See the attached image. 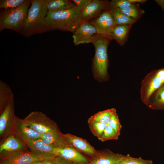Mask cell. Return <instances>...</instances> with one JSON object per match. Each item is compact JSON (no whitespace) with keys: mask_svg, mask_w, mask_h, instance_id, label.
Segmentation results:
<instances>
[{"mask_svg":"<svg viewBox=\"0 0 164 164\" xmlns=\"http://www.w3.org/2000/svg\"><path fill=\"white\" fill-rule=\"evenodd\" d=\"M14 114V95L10 87L0 89V138L1 142L11 134Z\"/></svg>","mask_w":164,"mask_h":164,"instance_id":"277c9868","label":"cell"},{"mask_svg":"<svg viewBox=\"0 0 164 164\" xmlns=\"http://www.w3.org/2000/svg\"><path fill=\"white\" fill-rule=\"evenodd\" d=\"M119 136L116 132L107 125L99 140L102 142L110 140H117Z\"/></svg>","mask_w":164,"mask_h":164,"instance_id":"83f0119b","label":"cell"},{"mask_svg":"<svg viewBox=\"0 0 164 164\" xmlns=\"http://www.w3.org/2000/svg\"><path fill=\"white\" fill-rule=\"evenodd\" d=\"M26 0H1L0 1V8L5 9L17 7L22 3Z\"/></svg>","mask_w":164,"mask_h":164,"instance_id":"f546056e","label":"cell"},{"mask_svg":"<svg viewBox=\"0 0 164 164\" xmlns=\"http://www.w3.org/2000/svg\"><path fill=\"white\" fill-rule=\"evenodd\" d=\"M68 145L72 146L83 155L91 158L94 157L99 151L95 149L86 140L73 134H64Z\"/></svg>","mask_w":164,"mask_h":164,"instance_id":"4fadbf2b","label":"cell"},{"mask_svg":"<svg viewBox=\"0 0 164 164\" xmlns=\"http://www.w3.org/2000/svg\"><path fill=\"white\" fill-rule=\"evenodd\" d=\"M91 164L90 163H89V164Z\"/></svg>","mask_w":164,"mask_h":164,"instance_id":"8d00e7d4","label":"cell"},{"mask_svg":"<svg viewBox=\"0 0 164 164\" xmlns=\"http://www.w3.org/2000/svg\"><path fill=\"white\" fill-rule=\"evenodd\" d=\"M147 106L153 110L164 109V84L153 94Z\"/></svg>","mask_w":164,"mask_h":164,"instance_id":"44dd1931","label":"cell"},{"mask_svg":"<svg viewBox=\"0 0 164 164\" xmlns=\"http://www.w3.org/2000/svg\"><path fill=\"white\" fill-rule=\"evenodd\" d=\"M43 164H55L54 159H45L43 161Z\"/></svg>","mask_w":164,"mask_h":164,"instance_id":"836d02e7","label":"cell"},{"mask_svg":"<svg viewBox=\"0 0 164 164\" xmlns=\"http://www.w3.org/2000/svg\"><path fill=\"white\" fill-rule=\"evenodd\" d=\"M109 2L108 0H89L80 10L83 21L94 19L104 11L108 10Z\"/></svg>","mask_w":164,"mask_h":164,"instance_id":"7c38bea8","label":"cell"},{"mask_svg":"<svg viewBox=\"0 0 164 164\" xmlns=\"http://www.w3.org/2000/svg\"><path fill=\"white\" fill-rule=\"evenodd\" d=\"M26 150L0 153V164H29L45 159L33 152Z\"/></svg>","mask_w":164,"mask_h":164,"instance_id":"ba28073f","label":"cell"},{"mask_svg":"<svg viewBox=\"0 0 164 164\" xmlns=\"http://www.w3.org/2000/svg\"><path fill=\"white\" fill-rule=\"evenodd\" d=\"M133 4L130 0H112L110 1L108 10L127 8Z\"/></svg>","mask_w":164,"mask_h":164,"instance_id":"f1b7e54d","label":"cell"},{"mask_svg":"<svg viewBox=\"0 0 164 164\" xmlns=\"http://www.w3.org/2000/svg\"><path fill=\"white\" fill-rule=\"evenodd\" d=\"M41 139L45 143L55 149L63 148L69 145L59 128L42 135Z\"/></svg>","mask_w":164,"mask_h":164,"instance_id":"e0dca14e","label":"cell"},{"mask_svg":"<svg viewBox=\"0 0 164 164\" xmlns=\"http://www.w3.org/2000/svg\"><path fill=\"white\" fill-rule=\"evenodd\" d=\"M30 4L31 0H26L17 7L5 9L0 14V31L9 29L20 33Z\"/></svg>","mask_w":164,"mask_h":164,"instance_id":"5b68a950","label":"cell"},{"mask_svg":"<svg viewBox=\"0 0 164 164\" xmlns=\"http://www.w3.org/2000/svg\"><path fill=\"white\" fill-rule=\"evenodd\" d=\"M117 9L129 18L136 21L140 18L144 12L136 3H134L127 8Z\"/></svg>","mask_w":164,"mask_h":164,"instance_id":"7402d4cb","label":"cell"},{"mask_svg":"<svg viewBox=\"0 0 164 164\" xmlns=\"http://www.w3.org/2000/svg\"><path fill=\"white\" fill-rule=\"evenodd\" d=\"M48 11L56 12L67 10L75 5L69 0H44Z\"/></svg>","mask_w":164,"mask_h":164,"instance_id":"ffe728a7","label":"cell"},{"mask_svg":"<svg viewBox=\"0 0 164 164\" xmlns=\"http://www.w3.org/2000/svg\"><path fill=\"white\" fill-rule=\"evenodd\" d=\"M125 155L114 153L108 149L99 151L91 159V164H119Z\"/></svg>","mask_w":164,"mask_h":164,"instance_id":"2e32d148","label":"cell"},{"mask_svg":"<svg viewBox=\"0 0 164 164\" xmlns=\"http://www.w3.org/2000/svg\"><path fill=\"white\" fill-rule=\"evenodd\" d=\"M132 25H116L111 33L112 39L115 40L119 45L124 46L127 40Z\"/></svg>","mask_w":164,"mask_h":164,"instance_id":"d6986e66","label":"cell"},{"mask_svg":"<svg viewBox=\"0 0 164 164\" xmlns=\"http://www.w3.org/2000/svg\"><path fill=\"white\" fill-rule=\"evenodd\" d=\"M28 149L26 145L14 135L11 134L1 142L0 153L26 150Z\"/></svg>","mask_w":164,"mask_h":164,"instance_id":"ac0fdd59","label":"cell"},{"mask_svg":"<svg viewBox=\"0 0 164 164\" xmlns=\"http://www.w3.org/2000/svg\"><path fill=\"white\" fill-rule=\"evenodd\" d=\"M54 160L55 164H76L60 156L56 157Z\"/></svg>","mask_w":164,"mask_h":164,"instance_id":"4dcf8cb0","label":"cell"},{"mask_svg":"<svg viewBox=\"0 0 164 164\" xmlns=\"http://www.w3.org/2000/svg\"><path fill=\"white\" fill-rule=\"evenodd\" d=\"M31 151L39 155L44 159H54L57 156L54 148L45 143L41 138L22 142Z\"/></svg>","mask_w":164,"mask_h":164,"instance_id":"5bb4252c","label":"cell"},{"mask_svg":"<svg viewBox=\"0 0 164 164\" xmlns=\"http://www.w3.org/2000/svg\"><path fill=\"white\" fill-rule=\"evenodd\" d=\"M22 121L29 127L41 135L59 128L54 121L41 111H32L22 119Z\"/></svg>","mask_w":164,"mask_h":164,"instance_id":"52a82bcc","label":"cell"},{"mask_svg":"<svg viewBox=\"0 0 164 164\" xmlns=\"http://www.w3.org/2000/svg\"><path fill=\"white\" fill-rule=\"evenodd\" d=\"M29 164H43V161H36L32 162L29 163Z\"/></svg>","mask_w":164,"mask_h":164,"instance_id":"d590c367","label":"cell"},{"mask_svg":"<svg viewBox=\"0 0 164 164\" xmlns=\"http://www.w3.org/2000/svg\"><path fill=\"white\" fill-rule=\"evenodd\" d=\"M55 153L57 156L76 164H87L90 163L91 162V159L70 145L63 148L55 149Z\"/></svg>","mask_w":164,"mask_h":164,"instance_id":"9a60e30c","label":"cell"},{"mask_svg":"<svg viewBox=\"0 0 164 164\" xmlns=\"http://www.w3.org/2000/svg\"><path fill=\"white\" fill-rule=\"evenodd\" d=\"M111 40L109 38L98 34L93 39L95 54L92 60V70L94 79L99 82L106 80L108 77L107 49Z\"/></svg>","mask_w":164,"mask_h":164,"instance_id":"3957f363","label":"cell"},{"mask_svg":"<svg viewBox=\"0 0 164 164\" xmlns=\"http://www.w3.org/2000/svg\"><path fill=\"white\" fill-rule=\"evenodd\" d=\"M132 3H145L146 0H130Z\"/></svg>","mask_w":164,"mask_h":164,"instance_id":"e575fe53","label":"cell"},{"mask_svg":"<svg viewBox=\"0 0 164 164\" xmlns=\"http://www.w3.org/2000/svg\"><path fill=\"white\" fill-rule=\"evenodd\" d=\"M89 0H73L72 1L80 10L88 2Z\"/></svg>","mask_w":164,"mask_h":164,"instance_id":"1f68e13d","label":"cell"},{"mask_svg":"<svg viewBox=\"0 0 164 164\" xmlns=\"http://www.w3.org/2000/svg\"><path fill=\"white\" fill-rule=\"evenodd\" d=\"M109 10L113 17L116 25H132L137 21L129 18L117 9Z\"/></svg>","mask_w":164,"mask_h":164,"instance_id":"603a6c76","label":"cell"},{"mask_svg":"<svg viewBox=\"0 0 164 164\" xmlns=\"http://www.w3.org/2000/svg\"><path fill=\"white\" fill-rule=\"evenodd\" d=\"M116 111L114 108L100 111L91 116L88 120L107 124L112 115Z\"/></svg>","mask_w":164,"mask_h":164,"instance_id":"cb8c5ba5","label":"cell"},{"mask_svg":"<svg viewBox=\"0 0 164 164\" xmlns=\"http://www.w3.org/2000/svg\"><path fill=\"white\" fill-rule=\"evenodd\" d=\"M155 2L161 7L164 13V0H155Z\"/></svg>","mask_w":164,"mask_h":164,"instance_id":"d6a6232c","label":"cell"},{"mask_svg":"<svg viewBox=\"0 0 164 164\" xmlns=\"http://www.w3.org/2000/svg\"><path fill=\"white\" fill-rule=\"evenodd\" d=\"M107 125L112 128L119 136H120L122 126L116 111L112 115Z\"/></svg>","mask_w":164,"mask_h":164,"instance_id":"4316f807","label":"cell"},{"mask_svg":"<svg viewBox=\"0 0 164 164\" xmlns=\"http://www.w3.org/2000/svg\"><path fill=\"white\" fill-rule=\"evenodd\" d=\"M164 84V68L154 70L142 80L140 88L141 98L146 105L153 94Z\"/></svg>","mask_w":164,"mask_h":164,"instance_id":"8992f818","label":"cell"},{"mask_svg":"<svg viewBox=\"0 0 164 164\" xmlns=\"http://www.w3.org/2000/svg\"><path fill=\"white\" fill-rule=\"evenodd\" d=\"M83 21L81 11L75 5L63 11H48L45 28L46 32L59 30L73 33Z\"/></svg>","mask_w":164,"mask_h":164,"instance_id":"6da1fadb","label":"cell"},{"mask_svg":"<svg viewBox=\"0 0 164 164\" xmlns=\"http://www.w3.org/2000/svg\"><path fill=\"white\" fill-rule=\"evenodd\" d=\"M87 122L90 129L95 136L99 139L101 137L107 124L88 119Z\"/></svg>","mask_w":164,"mask_h":164,"instance_id":"d4e9b609","label":"cell"},{"mask_svg":"<svg viewBox=\"0 0 164 164\" xmlns=\"http://www.w3.org/2000/svg\"><path fill=\"white\" fill-rule=\"evenodd\" d=\"M11 134L22 142L41 138V135L25 124L21 119L15 116L12 123Z\"/></svg>","mask_w":164,"mask_h":164,"instance_id":"30bf717a","label":"cell"},{"mask_svg":"<svg viewBox=\"0 0 164 164\" xmlns=\"http://www.w3.org/2000/svg\"><path fill=\"white\" fill-rule=\"evenodd\" d=\"M48 12L44 0H31V5L20 33L29 37L46 32L45 18Z\"/></svg>","mask_w":164,"mask_h":164,"instance_id":"7a4b0ae2","label":"cell"},{"mask_svg":"<svg viewBox=\"0 0 164 164\" xmlns=\"http://www.w3.org/2000/svg\"><path fill=\"white\" fill-rule=\"evenodd\" d=\"M97 34L94 26L89 21H83L73 33L72 37L75 45L92 43Z\"/></svg>","mask_w":164,"mask_h":164,"instance_id":"8fae6325","label":"cell"},{"mask_svg":"<svg viewBox=\"0 0 164 164\" xmlns=\"http://www.w3.org/2000/svg\"><path fill=\"white\" fill-rule=\"evenodd\" d=\"M91 22L95 27L97 34L112 39L111 33L116 24L109 10L104 11Z\"/></svg>","mask_w":164,"mask_h":164,"instance_id":"9c48e42d","label":"cell"},{"mask_svg":"<svg viewBox=\"0 0 164 164\" xmlns=\"http://www.w3.org/2000/svg\"><path fill=\"white\" fill-rule=\"evenodd\" d=\"M119 164H154L151 160L144 159L141 157H134L128 154L120 162Z\"/></svg>","mask_w":164,"mask_h":164,"instance_id":"484cf974","label":"cell"}]
</instances>
